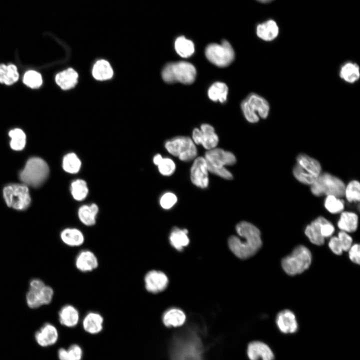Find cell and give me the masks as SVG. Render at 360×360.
<instances>
[{
	"label": "cell",
	"mask_w": 360,
	"mask_h": 360,
	"mask_svg": "<svg viewBox=\"0 0 360 360\" xmlns=\"http://www.w3.org/2000/svg\"><path fill=\"white\" fill-rule=\"evenodd\" d=\"M236 230L243 239L235 236H230L228 240L230 250L240 259H246L253 256L262 246L260 230L251 223L242 221L236 225Z\"/></svg>",
	"instance_id": "1"
},
{
	"label": "cell",
	"mask_w": 360,
	"mask_h": 360,
	"mask_svg": "<svg viewBox=\"0 0 360 360\" xmlns=\"http://www.w3.org/2000/svg\"><path fill=\"white\" fill-rule=\"evenodd\" d=\"M196 74L194 66L184 61L168 63L162 72L163 80L168 84L178 82L186 84H191L194 81Z\"/></svg>",
	"instance_id": "2"
},
{
	"label": "cell",
	"mask_w": 360,
	"mask_h": 360,
	"mask_svg": "<svg viewBox=\"0 0 360 360\" xmlns=\"http://www.w3.org/2000/svg\"><path fill=\"white\" fill-rule=\"evenodd\" d=\"M312 258L310 250L304 246L300 245L282 260V266L288 274L294 276L307 270L311 264Z\"/></svg>",
	"instance_id": "3"
},
{
	"label": "cell",
	"mask_w": 360,
	"mask_h": 360,
	"mask_svg": "<svg viewBox=\"0 0 360 360\" xmlns=\"http://www.w3.org/2000/svg\"><path fill=\"white\" fill-rule=\"evenodd\" d=\"M49 168L46 162L40 158L29 159L20 172V178L27 186L33 187L40 186L46 179Z\"/></svg>",
	"instance_id": "4"
},
{
	"label": "cell",
	"mask_w": 360,
	"mask_h": 360,
	"mask_svg": "<svg viewBox=\"0 0 360 360\" xmlns=\"http://www.w3.org/2000/svg\"><path fill=\"white\" fill-rule=\"evenodd\" d=\"M241 108L245 118L250 123L258 122L260 118H267L270 110L268 102L255 93L246 98L241 104Z\"/></svg>",
	"instance_id": "5"
},
{
	"label": "cell",
	"mask_w": 360,
	"mask_h": 360,
	"mask_svg": "<svg viewBox=\"0 0 360 360\" xmlns=\"http://www.w3.org/2000/svg\"><path fill=\"white\" fill-rule=\"evenodd\" d=\"M346 186L338 178L329 173L320 174L311 185L312 194L316 196L332 195L340 198L344 196Z\"/></svg>",
	"instance_id": "6"
},
{
	"label": "cell",
	"mask_w": 360,
	"mask_h": 360,
	"mask_svg": "<svg viewBox=\"0 0 360 360\" xmlns=\"http://www.w3.org/2000/svg\"><path fill=\"white\" fill-rule=\"evenodd\" d=\"M52 288L45 284L38 278H34L30 282L29 290L26 294V302L31 308H36L44 304H50L54 296Z\"/></svg>",
	"instance_id": "7"
},
{
	"label": "cell",
	"mask_w": 360,
	"mask_h": 360,
	"mask_svg": "<svg viewBox=\"0 0 360 360\" xmlns=\"http://www.w3.org/2000/svg\"><path fill=\"white\" fill-rule=\"evenodd\" d=\"M164 146L170 154L182 161H190L195 159L197 155L196 144L188 136L175 137L168 140Z\"/></svg>",
	"instance_id": "8"
},
{
	"label": "cell",
	"mask_w": 360,
	"mask_h": 360,
	"mask_svg": "<svg viewBox=\"0 0 360 360\" xmlns=\"http://www.w3.org/2000/svg\"><path fill=\"white\" fill-rule=\"evenodd\" d=\"M205 54L211 63L218 67L228 66L234 58V49L226 40H223L221 44H208L206 48Z\"/></svg>",
	"instance_id": "9"
},
{
	"label": "cell",
	"mask_w": 360,
	"mask_h": 360,
	"mask_svg": "<svg viewBox=\"0 0 360 360\" xmlns=\"http://www.w3.org/2000/svg\"><path fill=\"white\" fill-rule=\"evenodd\" d=\"M3 195L7 206L16 210H24L30 203L29 190L26 185H8L4 188Z\"/></svg>",
	"instance_id": "10"
},
{
	"label": "cell",
	"mask_w": 360,
	"mask_h": 360,
	"mask_svg": "<svg viewBox=\"0 0 360 360\" xmlns=\"http://www.w3.org/2000/svg\"><path fill=\"white\" fill-rule=\"evenodd\" d=\"M192 140L195 144H202L206 150L216 148L218 138L214 128L209 124H202L200 129L196 128L192 132Z\"/></svg>",
	"instance_id": "11"
},
{
	"label": "cell",
	"mask_w": 360,
	"mask_h": 360,
	"mask_svg": "<svg viewBox=\"0 0 360 360\" xmlns=\"http://www.w3.org/2000/svg\"><path fill=\"white\" fill-rule=\"evenodd\" d=\"M183 341L178 344L174 350L173 360H202L200 358V345L196 339Z\"/></svg>",
	"instance_id": "12"
},
{
	"label": "cell",
	"mask_w": 360,
	"mask_h": 360,
	"mask_svg": "<svg viewBox=\"0 0 360 360\" xmlns=\"http://www.w3.org/2000/svg\"><path fill=\"white\" fill-rule=\"evenodd\" d=\"M208 172L204 158H196L190 169V180L192 184L202 188L208 187L209 182Z\"/></svg>",
	"instance_id": "13"
},
{
	"label": "cell",
	"mask_w": 360,
	"mask_h": 360,
	"mask_svg": "<svg viewBox=\"0 0 360 360\" xmlns=\"http://www.w3.org/2000/svg\"><path fill=\"white\" fill-rule=\"evenodd\" d=\"M144 286L146 290L152 294H157L164 291L167 287L168 280L162 272L151 270L148 272L144 278Z\"/></svg>",
	"instance_id": "14"
},
{
	"label": "cell",
	"mask_w": 360,
	"mask_h": 360,
	"mask_svg": "<svg viewBox=\"0 0 360 360\" xmlns=\"http://www.w3.org/2000/svg\"><path fill=\"white\" fill-rule=\"evenodd\" d=\"M204 158L208 164L216 167L232 166L236 162L235 156L232 152L216 148L208 150Z\"/></svg>",
	"instance_id": "15"
},
{
	"label": "cell",
	"mask_w": 360,
	"mask_h": 360,
	"mask_svg": "<svg viewBox=\"0 0 360 360\" xmlns=\"http://www.w3.org/2000/svg\"><path fill=\"white\" fill-rule=\"evenodd\" d=\"M276 322L280 331L284 334H293L298 329L296 316L288 310L280 311L276 316Z\"/></svg>",
	"instance_id": "16"
},
{
	"label": "cell",
	"mask_w": 360,
	"mask_h": 360,
	"mask_svg": "<svg viewBox=\"0 0 360 360\" xmlns=\"http://www.w3.org/2000/svg\"><path fill=\"white\" fill-rule=\"evenodd\" d=\"M75 266L81 272H90L98 267V260L92 251L84 250L77 254L75 259Z\"/></svg>",
	"instance_id": "17"
},
{
	"label": "cell",
	"mask_w": 360,
	"mask_h": 360,
	"mask_svg": "<svg viewBox=\"0 0 360 360\" xmlns=\"http://www.w3.org/2000/svg\"><path fill=\"white\" fill-rule=\"evenodd\" d=\"M58 337L56 328L52 324L46 323L35 334L37 343L42 347H47L54 344Z\"/></svg>",
	"instance_id": "18"
},
{
	"label": "cell",
	"mask_w": 360,
	"mask_h": 360,
	"mask_svg": "<svg viewBox=\"0 0 360 360\" xmlns=\"http://www.w3.org/2000/svg\"><path fill=\"white\" fill-rule=\"evenodd\" d=\"M247 354L250 360H274L273 352L266 344L259 341L250 342L248 347Z\"/></svg>",
	"instance_id": "19"
},
{
	"label": "cell",
	"mask_w": 360,
	"mask_h": 360,
	"mask_svg": "<svg viewBox=\"0 0 360 360\" xmlns=\"http://www.w3.org/2000/svg\"><path fill=\"white\" fill-rule=\"evenodd\" d=\"M60 323L68 328L76 326L80 320V313L78 309L71 304H66L61 308L58 312Z\"/></svg>",
	"instance_id": "20"
},
{
	"label": "cell",
	"mask_w": 360,
	"mask_h": 360,
	"mask_svg": "<svg viewBox=\"0 0 360 360\" xmlns=\"http://www.w3.org/2000/svg\"><path fill=\"white\" fill-rule=\"evenodd\" d=\"M104 318L99 313L90 312L85 316L82 320L84 330L90 334L100 332L103 328Z\"/></svg>",
	"instance_id": "21"
},
{
	"label": "cell",
	"mask_w": 360,
	"mask_h": 360,
	"mask_svg": "<svg viewBox=\"0 0 360 360\" xmlns=\"http://www.w3.org/2000/svg\"><path fill=\"white\" fill-rule=\"evenodd\" d=\"M324 218L319 216L310 224H308L305 229V234L312 244L321 246L324 244L325 238L322 236L321 232V226Z\"/></svg>",
	"instance_id": "22"
},
{
	"label": "cell",
	"mask_w": 360,
	"mask_h": 360,
	"mask_svg": "<svg viewBox=\"0 0 360 360\" xmlns=\"http://www.w3.org/2000/svg\"><path fill=\"white\" fill-rule=\"evenodd\" d=\"M60 238L66 245L70 247H78L82 246L84 242L82 232L76 228H66L60 233Z\"/></svg>",
	"instance_id": "23"
},
{
	"label": "cell",
	"mask_w": 360,
	"mask_h": 360,
	"mask_svg": "<svg viewBox=\"0 0 360 360\" xmlns=\"http://www.w3.org/2000/svg\"><path fill=\"white\" fill-rule=\"evenodd\" d=\"M78 74L72 68H69L58 73L56 82L61 88L68 90L74 88L78 82Z\"/></svg>",
	"instance_id": "24"
},
{
	"label": "cell",
	"mask_w": 360,
	"mask_h": 360,
	"mask_svg": "<svg viewBox=\"0 0 360 360\" xmlns=\"http://www.w3.org/2000/svg\"><path fill=\"white\" fill-rule=\"evenodd\" d=\"M256 34L258 38L265 41L274 40L278 34V27L272 20H268L258 24L256 27Z\"/></svg>",
	"instance_id": "25"
},
{
	"label": "cell",
	"mask_w": 360,
	"mask_h": 360,
	"mask_svg": "<svg viewBox=\"0 0 360 360\" xmlns=\"http://www.w3.org/2000/svg\"><path fill=\"white\" fill-rule=\"evenodd\" d=\"M296 163L305 170L316 176L318 177L321 174L320 163L306 154H299L296 158Z\"/></svg>",
	"instance_id": "26"
},
{
	"label": "cell",
	"mask_w": 360,
	"mask_h": 360,
	"mask_svg": "<svg viewBox=\"0 0 360 360\" xmlns=\"http://www.w3.org/2000/svg\"><path fill=\"white\" fill-rule=\"evenodd\" d=\"M340 76L348 83L353 84L360 78V70L358 64L348 62L344 64L340 70Z\"/></svg>",
	"instance_id": "27"
},
{
	"label": "cell",
	"mask_w": 360,
	"mask_h": 360,
	"mask_svg": "<svg viewBox=\"0 0 360 360\" xmlns=\"http://www.w3.org/2000/svg\"><path fill=\"white\" fill-rule=\"evenodd\" d=\"M358 226V215L350 212H342L338 222V226L342 231L346 232H355Z\"/></svg>",
	"instance_id": "28"
},
{
	"label": "cell",
	"mask_w": 360,
	"mask_h": 360,
	"mask_svg": "<svg viewBox=\"0 0 360 360\" xmlns=\"http://www.w3.org/2000/svg\"><path fill=\"white\" fill-rule=\"evenodd\" d=\"M98 211L96 204L90 206L84 205L78 210V216L80 221L86 226H92L96 224V216Z\"/></svg>",
	"instance_id": "29"
},
{
	"label": "cell",
	"mask_w": 360,
	"mask_h": 360,
	"mask_svg": "<svg viewBox=\"0 0 360 360\" xmlns=\"http://www.w3.org/2000/svg\"><path fill=\"white\" fill-rule=\"evenodd\" d=\"M188 234V230L186 229L181 230L176 227L174 228L170 235V241L172 246L179 251L182 250L189 244Z\"/></svg>",
	"instance_id": "30"
},
{
	"label": "cell",
	"mask_w": 360,
	"mask_h": 360,
	"mask_svg": "<svg viewBox=\"0 0 360 360\" xmlns=\"http://www.w3.org/2000/svg\"><path fill=\"white\" fill-rule=\"evenodd\" d=\"M94 78L99 80L110 79L113 76V70L110 63L104 60H98L92 70Z\"/></svg>",
	"instance_id": "31"
},
{
	"label": "cell",
	"mask_w": 360,
	"mask_h": 360,
	"mask_svg": "<svg viewBox=\"0 0 360 360\" xmlns=\"http://www.w3.org/2000/svg\"><path fill=\"white\" fill-rule=\"evenodd\" d=\"M186 320L184 312L178 308H170L166 311L162 316V321L166 326H179L184 324Z\"/></svg>",
	"instance_id": "32"
},
{
	"label": "cell",
	"mask_w": 360,
	"mask_h": 360,
	"mask_svg": "<svg viewBox=\"0 0 360 360\" xmlns=\"http://www.w3.org/2000/svg\"><path fill=\"white\" fill-rule=\"evenodd\" d=\"M19 74L16 66L13 64H0V82L11 85L18 81Z\"/></svg>",
	"instance_id": "33"
},
{
	"label": "cell",
	"mask_w": 360,
	"mask_h": 360,
	"mask_svg": "<svg viewBox=\"0 0 360 360\" xmlns=\"http://www.w3.org/2000/svg\"><path fill=\"white\" fill-rule=\"evenodd\" d=\"M208 94L212 100L222 103L226 100L228 88L224 82H216L209 88Z\"/></svg>",
	"instance_id": "34"
},
{
	"label": "cell",
	"mask_w": 360,
	"mask_h": 360,
	"mask_svg": "<svg viewBox=\"0 0 360 360\" xmlns=\"http://www.w3.org/2000/svg\"><path fill=\"white\" fill-rule=\"evenodd\" d=\"M174 48L177 54L184 58L190 57L194 52L193 42L184 36H179L176 40Z\"/></svg>",
	"instance_id": "35"
},
{
	"label": "cell",
	"mask_w": 360,
	"mask_h": 360,
	"mask_svg": "<svg viewBox=\"0 0 360 360\" xmlns=\"http://www.w3.org/2000/svg\"><path fill=\"white\" fill-rule=\"evenodd\" d=\"M62 166L66 172L76 174L80 168L81 162L76 154L71 152L64 157Z\"/></svg>",
	"instance_id": "36"
},
{
	"label": "cell",
	"mask_w": 360,
	"mask_h": 360,
	"mask_svg": "<svg viewBox=\"0 0 360 360\" xmlns=\"http://www.w3.org/2000/svg\"><path fill=\"white\" fill-rule=\"evenodd\" d=\"M11 138L10 146L15 150H22L26 145V136L24 132L20 128H14L10 131L8 133Z\"/></svg>",
	"instance_id": "37"
},
{
	"label": "cell",
	"mask_w": 360,
	"mask_h": 360,
	"mask_svg": "<svg viewBox=\"0 0 360 360\" xmlns=\"http://www.w3.org/2000/svg\"><path fill=\"white\" fill-rule=\"evenodd\" d=\"M70 189L73 198L76 200L84 199L88 192L86 182L80 179L74 181L71 184Z\"/></svg>",
	"instance_id": "38"
},
{
	"label": "cell",
	"mask_w": 360,
	"mask_h": 360,
	"mask_svg": "<svg viewBox=\"0 0 360 360\" xmlns=\"http://www.w3.org/2000/svg\"><path fill=\"white\" fill-rule=\"evenodd\" d=\"M344 196L350 202H359L360 199V184L356 180L350 182L346 186Z\"/></svg>",
	"instance_id": "39"
},
{
	"label": "cell",
	"mask_w": 360,
	"mask_h": 360,
	"mask_svg": "<svg viewBox=\"0 0 360 360\" xmlns=\"http://www.w3.org/2000/svg\"><path fill=\"white\" fill-rule=\"evenodd\" d=\"M326 208L330 213L341 212L344 208V202L340 198L332 195L326 196L324 201Z\"/></svg>",
	"instance_id": "40"
},
{
	"label": "cell",
	"mask_w": 360,
	"mask_h": 360,
	"mask_svg": "<svg viewBox=\"0 0 360 360\" xmlns=\"http://www.w3.org/2000/svg\"><path fill=\"white\" fill-rule=\"evenodd\" d=\"M22 80L26 86L32 88H40L42 83L41 74L33 70L26 72L24 75Z\"/></svg>",
	"instance_id": "41"
},
{
	"label": "cell",
	"mask_w": 360,
	"mask_h": 360,
	"mask_svg": "<svg viewBox=\"0 0 360 360\" xmlns=\"http://www.w3.org/2000/svg\"><path fill=\"white\" fill-rule=\"evenodd\" d=\"M292 173L298 180L306 184L312 185L317 178V176L308 172L298 164L294 167Z\"/></svg>",
	"instance_id": "42"
},
{
	"label": "cell",
	"mask_w": 360,
	"mask_h": 360,
	"mask_svg": "<svg viewBox=\"0 0 360 360\" xmlns=\"http://www.w3.org/2000/svg\"><path fill=\"white\" fill-rule=\"evenodd\" d=\"M157 166L159 172L163 176H166L172 175L176 170V164L174 162L169 158H163Z\"/></svg>",
	"instance_id": "43"
},
{
	"label": "cell",
	"mask_w": 360,
	"mask_h": 360,
	"mask_svg": "<svg viewBox=\"0 0 360 360\" xmlns=\"http://www.w3.org/2000/svg\"><path fill=\"white\" fill-rule=\"evenodd\" d=\"M177 202V197L173 193L168 192L164 194L160 199V204L164 209H170Z\"/></svg>",
	"instance_id": "44"
},
{
	"label": "cell",
	"mask_w": 360,
	"mask_h": 360,
	"mask_svg": "<svg viewBox=\"0 0 360 360\" xmlns=\"http://www.w3.org/2000/svg\"><path fill=\"white\" fill-rule=\"evenodd\" d=\"M207 164L208 172L226 180H232L233 178L231 172L224 167H216Z\"/></svg>",
	"instance_id": "45"
},
{
	"label": "cell",
	"mask_w": 360,
	"mask_h": 360,
	"mask_svg": "<svg viewBox=\"0 0 360 360\" xmlns=\"http://www.w3.org/2000/svg\"><path fill=\"white\" fill-rule=\"evenodd\" d=\"M66 360H81L82 351L81 348L78 344L72 345L68 350Z\"/></svg>",
	"instance_id": "46"
},
{
	"label": "cell",
	"mask_w": 360,
	"mask_h": 360,
	"mask_svg": "<svg viewBox=\"0 0 360 360\" xmlns=\"http://www.w3.org/2000/svg\"><path fill=\"white\" fill-rule=\"evenodd\" d=\"M338 238L340 242L343 251H348L352 246V239L348 234L344 231L338 232Z\"/></svg>",
	"instance_id": "47"
},
{
	"label": "cell",
	"mask_w": 360,
	"mask_h": 360,
	"mask_svg": "<svg viewBox=\"0 0 360 360\" xmlns=\"http://www.w3.org/2000/svg\"><path fill=\"white\" fill-rule=\"evenodd\" d=\"M360 245L358 244L352 246L348 250L349 258L352 262L358 264L360 261Z\"/></svg>",
	"instance_id": "48"
},
{
	"label": "cell",
	"mask_w": 360,
	"mask_h": 360,
	"mask_svg": "<svg viewBox=\"0 0 360 360\" xmlns=\"http://www.w3.org/2000/svg\"><path fill=\"white\" fill-rule=\"evenodd\" d=\"M328 246L331 250L336 254L340 255L343 250L338 236H332L329 242Z\"/></svg>",
	"instance_id": "49"
},
{
	"label": "cell",
	"mask_w": 360,
	"mask_h": 360,
	"mask_svg": "<svg viewBox=\"0 0 360 360\" xmlns=\"http://www.w3.org/2000/svg\"><path fill=\"white\" fill-rule=\"evenodd\" d=\"M68 356L67 350L60 348L58 351V357L60 360H66Z\"/></svg>",
	"instance_id": "50"
},
{
	"label": "cell",
	"mask_w": 360,
	"mask_h": 360,
	"mask_svg": "<svg viewBox=\"0 0 360 360\" xmlns=\"http://www.w3.org/2000/svg\"><path fill=\"white\" fill-rule=\"evenodd\" d=\"M163 158L160 154H158L156 155L154 158H153V162L156 165L158 166L160 162L162 161Z\"/></svg>",
	"instance_id": "51"
},
{
	"label": "cell",
	"mask_w": 360,
	"mask_h": 360,
	"mask_svg": "<svg viewBox=\"0 0 360 360\" xmlns=\"http://www.w3.org/2000/svg\"><path fill=\"white\" fill-rule=\"evenodd\" d=\"M259 2H270L272 0H258Z\"/></svg>",
	"instance_id": "52"
}]
</instances>
